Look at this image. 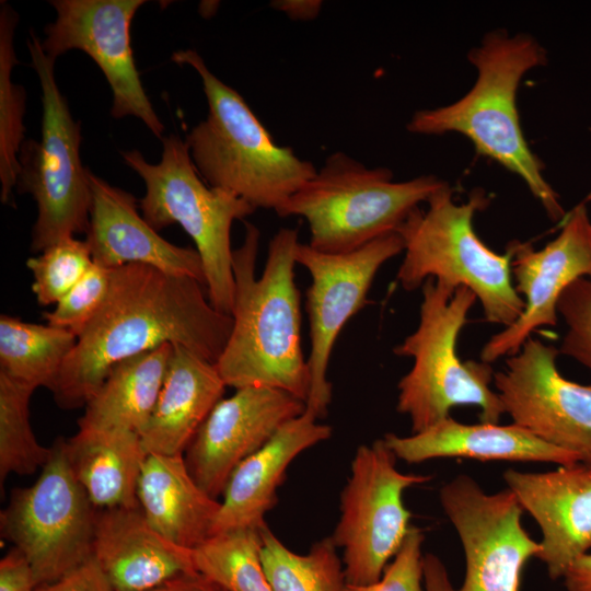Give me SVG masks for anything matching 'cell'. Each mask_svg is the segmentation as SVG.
Here are the masks:
<instances>
[{
	"label": "cell",
	"instance_id": "cell-1",
	"mask_svg": "<svg viewBox=\"0 0 591 591\" xmlns=\"http://www.w3.org/2000/svg\"><path fill=\"white\" fill-rule=\"evenodd\" d=\"M198 280L130 264L113 269L95 317L78 336L54 387L62 409L84 407L114 366L164 344L219 360L233 320L218 311Z\"/></svg>",
	"mask_w": 591,
	"mask_h": 591
},
{
	"label": "cell",
	"instance_id": "cell-2",
	"mask_svg": "<svg viewBox=\"0 0 591 591\" xmlns=\"http://www.w3.org/2000/svg\"><path fill=\"white\" fill-rule=\"evenodd\" d=\"M259 240L257 227L245 221L244 241L232 254V331L216 367L227 386L274 387L305 403L310 373L294 274L298 229L281 228L274 234L256 278Z\"/></svg>",
	"mask_w": 591,
	"mask_h": 591
},
{
	"label": "cell",
	"instance_id": "cell-3",
	"mask_svg": "<svg viewBox=\"0 0 591 591\" xmlns=\"http://www.w3.org/2000/svg\"><path fill=\"white\" fill-rule=\"evenodd\" d=\"M467 58L477 71L472 89L449 105L415 112L407 130L426 136H465L478 154L518 175L552 220H563L566 213L559 196L545 179L543 163L525 140L517 106L522 78L546 63V50L529 34L495 30L470 50Z\"/></svg>",
	"mask_w": 591,
	"mask_h": 591
},
{
	"label": "cell",
	"instance_id": "cell-4",
	"mask_svg": "<svg viewBox=\"0 0 591 591\" xmlns=\"http://www.w3.org/2000/svg\"><path fill=\"white\" fill-rule=\"evenodd\" d=\"M171 59L195 69L208 103L206 119L185 139L199 175L255 209L276 212L317 169L275 143L244 99L216 77L196 50H177Z\"/></svg>",
	"mask_w": 591,
	"mask_h": 591
},
{
	"label": "cell",
	"instance_id": "cell-5",
	"mask_svg": "<svg viewBox=\"0 0 591 591\" xmlns=\"http://www.w3.org/2000/svg\"><path fill=\"white\" fill-rule=\"evenodd\" d=\"M416 207L396 229L404 244V258L396 280L407 291L427 279L456 289L468 288L480 302L487 322L512 325L524 311L511 273L512 252L489 248L474 230V217L488 205L483 190L456 202L448 183Z\"/></svg>",
	"mask_w": 591,
	"mask_h": 591
},
{
	"label": "cell",
	"instance_id": "cell-6",
	"mask_svg": "<svg viewBox=\"0 0 591 591\" xmlns=\"http://www.w3.org/2000/svg\"><path fill=\"white\" fill-rule=\"evenodd\" d=\"M421 290L418 326L393 348L396 356L414 360L398 382L396 409L409 417L413 433L449 418L450 410L462 405L479 408L480 422L499 424L505 409L490 386L491 364L463 361L456 351L475 294L466 287L452 289L432 278Z\"/></svg>",
	"mask_w": 591,
	"mask_h": 591
},
{
	"label": "cell",
	"instance_id": "cell-7",
	"mask_svg": "<svg viewBox=\"0 0 591 591\" xmlns=\"http://www.w3.org/2000/svg\"><path fill=\"white\" fill-rule=\"evenodd\" d=\"M443 184L433 175L396 182L390 169L368 167L337 151L276 213L304 218L312 248L349 253L396 232L410 211Z\"/></svg>",
	"mask_w": 591,
	"mask_h": 591
},
{
	"label": "cell",
	"instance_id": "cell-8",
	"mask_svg": "<svg viewBox=\"0 0 591 591\" xmlns=\"http://www.w3.org/2000/svg\"><path fill=\"white\" fill-rule=\"evenodd\" d=\"M162 157L149 163L140 151H121L125 163L146 185L139 200L143 219L157 231L178 223L196 245L210 303L231 315L234 301L231 228L256 209L235 194L206 185L198 176L185 140L161 139Z\"/></svg>",
	"mask_w": 591,
	"mask_h": 591
},
{
	"label": "cell",
	"instance_id": "cell-9",
	"mask_svg": "<svg viewBox=\"0 0 591 591\" xmlns=\"http://www.w3.org/2000/svg\"><path fill=\"white\" fill-rule=\"evenodd\" d=\"M27 48L42 90L40 140L24 141L20 153L16 188L31 194L37 217L31 250L40 253L66 237L85 233L90 224L92 193L90 172L80 158L81 125L71 116L55 78V61L30 31Z\"/></svg>",
	"mask_w": 591,
	"mask_h": 591
},
{
	"label": "cell",
	"instance_id": "cell-10",
	"mask_svg": "<svg viewBox=\"0 0 591 591\" xmlns=\"http://www.w3.org/2000/svg\"><path fill=\"white\" fill-rule=\"evenodd\" d=\"M439 497L460 537L465 573L454 588L442 560L428 553L422 558L425 591H520L522 571L541 545L523 528L513 494L508 488L487 494L460 474L441 487Z\"/></svg>",
	"mask_w": 591,
	"mask_h": 591
},
{
	"label": "cell",
	"instance_id": "cell-11",
	"mask_svg": "<svg viewBox=\"0 0 591 591\" xmlns=\"http://www.w3.org/2000/svg\"><path fill=\"white\" fill-rule=\"evenodd\" d=\"M51 449L36 482L14 488L0 512L1 536L25 556L38 588L92 557L99 511L71 472L65 439Z\"/></svg>",
	"mask_w": 591,
	"mask_h": 591
},
{
	"label": "cell",
	"instance_id": "cell-12",
	"mask_svg": "<svg viewBox=\"0 0 591 591\" xmlns=\"http://www.w3.org/2000/svg\"><path fill=\"white\" fill-rule=\"evenodd\" d=\"M396 461L383 438L361 444L355 452L340 493V515L331 535L343 551L347 583L364 586L381 578L412 526V513L403 500L405 490L431 478L402 473Z\"/></svg>",
	"mask_w": 591,
	"mask_h": 591
},
{
	"label": "cell",
	"instance_id": "cell-13",
	"mask_svg": "<svg viewBox=\"0 0 591 591\" xmlns=\"http://www.w3.org/2000/svg\"><path fill=\"white\" fill-rule=\"evenodd\" d=\"M403 251L397 232L343 254L320 252L299 242L296 262L311 276L306 290L310 391L305 412L314 418H323L332 401L327 369L338 335L345 324L371 302L367 296L382 265Z\"/></svg>",
	"mask_w": 591,
	"mask_h": 591
},
{
	"label": "cell",
	"instance_id": "cell-14",
	"mask_svg": "<svg viewBox=\"0 0 591 591\" xmlns=\"http://www.w3.org/2000/svg\"><path fill=\"white\" fill-rule=\"evenodd\" d=\"M558 355L531 336L494 373L493 384L512 424L591 466V385L566 379Z\"/></svg>",
	"mask_w": 591,
	"mask_h": 591
},
{
	"label": "cell",
	"instance_id": "cell-15",
	"mask_svg": "<svg viewBox=\"0 0 591 591\" xmlns=\"http://www.w3.org/2000/svg\"><path fill=\"white\" fill-rule=\"evenodd\" d=\"M54 22L44 28V51L54 60L79 49L104 73L113 92L111 115L136 116L159 138L164 125L142 86L130 46V24L143 0H51Z\"/></svg>",
	"mask_w": 591,
	"mask_h": 591
},
{
	"label": "cell",
	"instance_id": "cell-16",
	"mask_svg": "<svg viewBox=\"0 0 591 591\" xmlns=\"http://www.w3.org/2000/svg\"><path fill=\"white\" fill-rule=\"evenodd\" d=\"M559 234L544 247L512 241L511 273L524 311L510 326L484 345L480 360L487 363L518 352L532 333L558 321L557 302L563 292L580 278L591 279V219L584 204L576 206L561 220Z\"/></svg>",
	"mask_w": 591,
	"mask_h": 591
},
{
	"label": "cell",
	"instance_id": "cell-17",
	"mask_svg": "<svg viewBox=\"0 0 591 591\" xmlns=\"http://www.w3.org/2000/svg\"><path fill=\"white\" fill-rule=\"evenodd\" d=\"M304 410L303 401L282 390L236 389L217 403L187 448L184 457L192 476L218 498L236 466Z\"/></svg>",
	"mask_w": 591,
	"mask_h": 591
},
{
	"label": "cell",
	"instance_id": "cell-18",
	"mask_svg": "<svg viewBox=\"0 0 591 591\" xmlns=\"http://www.w3.org/2000/svg\"><path fill=\"white\" fill-rule=\"evenodd\" d=\"M503 479L541 530L536 558L551 579H561L572 561L591 551V466L578 462L538 473L508 468Z\"/></svg>",
	"mask_w": 591,
	"mask_h": 591
},
{
	"label": "cell",
	"instance_id": "cell-19",
	"mask_svg": "<svg viewBox=\"0 0 591 591\" xmlns=\"http://www.w3.org/2000/svg\"><path fill=\"white\" fill-rule=\"evenodd\" d=\"M92 202L85 241L93 262L108 269L141 264L205 286L198 252L163 239L138 212L137 199L90 172Z\"/></svg>",
	"mask_w": 591,
	"mask_h": 591
},
{
	"label": "cell",
	"instance_id": "cell-20",
	"mask_svg": "<svg viewBox=\"0 0 591 591\" xmlns=\"http://www.w3.org/2000/svg\"><path fill=\"white\" fill-rule=\"evenodd\" d=\"M92 557L114 591H149L196 570L192 549L160 534L140 507L97 511Z\"/></svg>",
	"mask_w": 591,
	"mask_h": 591
},
{
	"label": "cell",
	"instance_id": "cell-21",
	"mask_svg": "<svg viewBox=\"0 0 591 591\" xmlns=\"http://www.w3.org/2000/svg\"><path fill=\"white\" fill-rule=\"evenodd\" d=\"M332 427L305 410L283 425L259 450L231 474L212 533L260 529L277 503V490L291 462L305 450L331 438Z\"/></svg>",
	"mask_w": 591,
	"mask_h": 591
},
{
	"label": "cell",
	"instance_id": "cell-22",
	"mask_svg": "<svg viewBox=\"0 0 591 591\" xmlns=\"http://www.w3.org/2000/svg\"><path fill=\"white\" fill-rule=\"evenodd\" d=\"M383 440L395 456L408 464L440 457H465L479 461L544 462L559 466L578 459L511 424H462L451 416L410 436L386 433Z\"/></svg>",
	"mask_w": 591,
	"mask_h": 591
},
{
	"label": "cell",
	"instance_id": "cell-23",
	"mask_svg": "<svg viewBox=\"0 0 591 591\" xmlns=\"http://www.w3.org/2000/svg\"><path fill=\"white\" fill-rule=\"evenodd\" d=\"M225 387L215 363L173 346L162 389L140 433L146 452L184 454Z\"/></svg>",
	"mask_w": 591,
	"mask_h": 591
},
{
	"label": "cell",
	"instance_id": "cell-24",
	"mask_svg": "<svg viewBox=\"0 0 591 591\" xmlns=\"http://www.w3.org/2000/svg\"><path fill=\"white\" fill-rule=\"evenodd\" d=\"M137 496L149 523L170 542L188 549L211 536L221 508L194 479L184 454H148Z\"/></svg>",
	"mask_w": 591,
	"mask_h": 591
},
{
	"label": "cell",
	"instance_id": "cell-25",
	"mask_svg": "<svg viewBox=\"0 0 591 591\" xmlns=\"http://www.w3.org/2000/svg\"><path fill=\"white\" fill-rule=\"evenodd\" d=\"M71 472L99 510L140 507L138 480L148 456L138 433L79 428L65 439Z\"/></svg>",
	"mask_w": 591,
	"mask_h": 591
},
{
	"label": "cell",
	"instance_id": "cell-26",
	"mask_svg": "<svg viewBox=\"0 0 591 591\" xmlns=\"http://www.w3.org/2000/svg\"><path fill=\"white\" fill-rule=\"evenodd\" d=\"M172 350L173 345L164 344L114 366L84 406L78 427L140 436L162 389Z\"/></svg>",
	"mask_w": 591,
	"mask_h": 591
},
{
	"label": "cell",
	"instance_id": "cell-27",
	"mask_svg": "<svg viewBox=\"0 0 591 591\" xmlns=\"http://www.w3.org/2000/svg\"><path fill=\"white\" fill-rule=\"evenodd\" d=\"M77 339L66 328L1 314L0 372L34 390L53 391Z\"/></svg>",
	"mask_w": 591,
	"mask_h": 591
},
{
	"label": "cell",
	"instance_id": "cell-28",
	"mask_svg": "<svg viewBox=\"0 0 591 591\" xmlns=\"http://www.w3.org/2000/svg\"><path fill=\"white\" fill-rule=\"evenodd\" d=\"M260 536V560L274 591H343L344 564L332 536L316 541L305 554L291 551L267 523Z\"/></svg>",
	"mask_w": 591,
	"mask_h": 591
},
{
	"label": "cell",
	"instance_id": "cell-29",
	"mask_svg": "<svg viewBox=\"0 0 591 591\" xmlns=\"http://www.w3.org/2000/svg\"><path fill=\"white\" fill-rule=\"evenodd\" d=\"M260 548V529L221 532L192 549L194 567L228 591H274Z\"/></svg>",
	"mask_w": 591,
	"mask_h": 591
},
{
	"label": "cell",
	"instance_id": "cell-30",
	"mask_svg": "<svg viewBox=\"0 0 591 591\" xmlns=\"http://www.w3.org/2000/svg\"><path fill=\"white\" fill-rule=\"evenodd\" d=\"M18 14L5 2L0 10V198L8 204L16 187L20 172L19 153L24 142L25 91L11 79L18 59L14 30Z\"/></svg>",
	"mask_w": 591,
	"mask_h": 591
},
{
	"label": "cell",
	"instance_id": "cell-31",
	"mask_svg": "<svg viewBox=\"0 0 591 591\" xmlns=\"http://www.w3.org/2000/svg\"><path fill=\"white\" fill-rule=\"evenodd\" d=\"M35 390L0 372V483L10 474L30 475L49 460L32 429L30 403Z\"/></svg>",
	"mask_w": 591,
	"mask_h": 591
},
{
	"label": "cell",
	"instance_id": "cell-32",
	"mask_svg": "<svg viewBox=\"0 0 591 591\" xmlns=\"http://www.w3.org/2000/svg\"><path fill=\"white\" fill-rule=\"evenodd\" d=\"M85 240L74 236L60 240L30 257L26 266L34 281L32 290L39 305L57 304L93 265Z\"/></svg>",
	"mask_w": 591,
	"mask_h": 591
},
{
	"label": "cell",
	"instance_id": "cell-33",
	"mask_svg": "<svg viewBox=\"0 0 591 591\" xmlns=\"http://www.w3.org/2000/svg\"><path fill=\"white\" fill-rule=\"evenodd\" d=\"M112 271L95 263L81 280L43 317L47 324L66 328L77 337L104 304L112 281Z\"/></svg>",
	"mask_w": 591,
	"mask_h": 591
},
{
	"label": "cell",
	"instance_id": "cell-34",
	"mask_svg": "<svg viewBox=\"0 0 591 591\" xmlns=\"http://www.w3.org/2000/svg\"><path fill=\"white\" fill-rule=\"evenodd\" d=\"M557 314L566 325L559 354L575 359L591 371V279L570 285L557 302Z\"/></svg>",
	"mask_w": 591,
	"mask_h": 591
},
{
	"label": "cell",
	"instance_id": "cell-35",
	"mask_svg": "<svg viewBox=\"0 0 591 591\" xmlns=\"http://www.w3.org/2000/svg\"><path fill=\"white\" fill-rule=\"evenodd\" d=\"M424 540V532L412 525L378 581L364 586L346 583L343 591H425L421 552Z\"/></svg>",
	"mask_w": 591,
	"mask_h": 591
},
{
	"label": "cell",
	"instance_id": "cell-36",
	"mask_svg": "<svg viewBox=\"0 0 591 591\" xmlns=\"http://www.w3.org/2000/svg\"><path fill=\"white\" fill-rule=\"evenodd\" d=\"M36 591H114L97 563L91 557L88 561L57 581Z\"/></svg>",
	"mask_w": 591,
	"mask_h": 591
},
{
	"label": "cell",
	"instance_id": "cell-37",
	"mask_svg": "<svg viewBox=\"0 0 591 591\" xmlns=\"http://www.w3.org/2000/svg\"><path fill=\"white\" fill-rule=\"evenodd\" d=\"M32 567L25 556L12 547L0 560V591H36Z\"/></svg>",
	"mask_w": 591,
	"mask_h": 591
},
{
	"label": "cell",
	"instance_id": "cell-38",
	"mask_svg": "<svg viewBox=\"0 0 591 591\" xmlns=\"http://www.w3.org/2000/svg\"><path fill=\"white\" fill-rule=\"evenodd\" d=\"M149 591H228L197 570L181 573Z\"/></svg>",
	"mask_w": 591,
	"mask_h": 591
},
{
	"label": "cell",
	"instance_id": "cell-39",
	"mask_svg": "<svg viewBox=\"0 0 591 591\" xmlns=\"http://www.w3.org/2000/svg\"><path fill=\"white\" fill-rule=\"evenodd\" d=\"M561 579L567 591H591V552L572 561Z\"/></svg>",
	"mask_w": 591,
	"mask_h": 591
},
{
	"label": "cell",
	"instance_id": "cell-40",
	"mask_svg": "<svg viewBox=\"0 0 591 591\" xmlns=\"http://www.w3.org/2000/svg\"><path fill=\"white\" fill-rule=\"evenodd\" d=\"M269 5L283 12L291 20L311 21L320 14L323 2L320 0H274Z\"/></svg>",
	"mask_w": 591,
	"mask_h": 591
}]
</instances>
